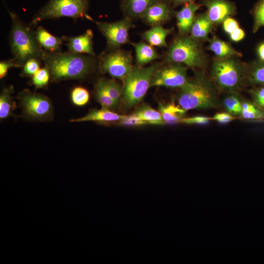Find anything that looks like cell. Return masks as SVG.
<instances>
[{
	"mask_svg": "<svg viewBox=\"0 0 264 264\" xmlns=\"http://www.w3.org/2000/svg\"><path fill=\"white\" fill-rule=\"evenodd\" d=\"M92 56L67 52L49 53L43 60L48 70L51 82L82 80L93 70L95 61Z\"/></svg>",
	"mask_w": 264,
	"mask_h": 264,
	"instance_id": "6da1fadb",
	"label": "cell"
},
{
	"mask_svg": "<svg viewBox=\"0 0 264 264\" xmlns=\"http://www.w3.org/2000/svg\"><path fill=\"white\" fill-rule=\"evenodd\" d=\"M217 87L204 73L198 72L182 87L177 94L179 106L187 110L208 109L218 104Z\"/></svg>",
	"mask_w": 264,
	"mask_h": 264,
	"instance_id": "7a4b0ae2",
	"label": "cell"
},
{
	"mask_svg": "<svg viewBox=\"0 0 264 264\" xmlns=\"http://www.w3.org/2000/svg\"><path fill=\"white\" fill-rule=\"evenodd\" d=\"M12 20L10 46L14 59L21 66L32 58L43 60L46 52L39 44L29 27L24 25L17 15L9 11Z\"/></svg>",
	"mask_w": 264,
	"mask_h": 264,
	"instance_id": "3957f363",
	"label": "cell"
},
{
	"mask_svg": "<svg viewBox=\"0 0 264 264\" xmlns=\"http://www.w3.org/2000/svg\"><path fill=\"white\" fill-rule=\"evenodd\" d=\"M165 61L192 68H202L207 61L199 41L187 35H180L174 40L166 53Z\"/></svg>",
	"mask_w": 264,
	"mask_h": 264,
	"instance_id": "277c9868",
	"label": "cell"
},
{
	"mask_svg": "<svg viewBox=\"0 0 264 264\" xmlns=\"http://www.w3.org/2000/svg\"><path fill=\"white\" fill-rule=\"evenodd\" d=\"M235 58H217L211 66L212 81L218 88L227 93H236L242 87L244 81V67Z\"/></svg>",
	"mask_w": 264,
	"mask_h": 264,
	"instance_id": "5b68a950",
	"label": "cell"
},
{
	"mask_svg": "<svg viewBox=\"0 0 264 264\" xmlns=\"http://www.w3.org/2000/svg\"><path fill=\"white\" fill-rule=\"evenodd\" d=\"M161 66L156 63L148 67H134L124 80L122 100L125 106L131 108L143 99L149 87L152 77Z\"/></svg>",
	"mask_w": 264,
	"mask_h": 264,
	"instance_id": "8992f818",
	"label": "cell"
},
{
	"mask_svg": "<svg viewBox=\"0 0 264 264\" xmlns=\"http://www.w3.org/2000/svg\"><path fill=\"white\" fill-rule=\"evenodd\" d=\"M88 0H50L34 16L31 25L35 26L44 20L69 17L77 20L92 19L87 14L88 9Z\"/></svg>",
	"mask_w": 264,
	"mask_h": 264,
	"instance_id": "52a82bcc",
	"label": "cell"
},
{
	"mask_svg": "<svg viewBox=\"0 0 264 264\" xmlns=\"http://www.w3.org/2000/svg\"><path fill=\"white\" fill-rule=\"evenodd\" d=\"M17 99L22 116L31 121L48 122L53 120L54 109L51 100L45 95L25 89Z\"/></svg>",
	"mask_w": 264,
	"mask_h": 264,
	"instance_id": "ba28073f",
	"label": "cell"
},
{
	"mask_svg": "<svg viewBox=\"0 0 264 264\" xmlns=\"http://www.w3.org/2000/svg\"><path fill=\"white\" fill-rule=\"evenodd\" d=\"M133 67L131 55L119 49L105 54L99 61V68L102 72L123 81Z\"/></svg>",
	"mask_w": 264,
	"mask_h": 264,
	"instance_id": "9c48e42d",
	"label": "cell"
},
{
	"mask_svg": "<svg viewBox=\"0 0 264 264\" xmlns=\"http://www.w3.org/2000/svg\"><path fill=\"white\" fill-rule=\"evenodd\" d=\"M159 67L154 73L150 87H165L181 88L189 81L187 66L179 63H168Z\"/></svg>",
	"mask_w": 264,
	"mask_h": 264,
	"instance_id": "30bf717a",
	"label": "cell"
},
{
	"mask_svg": "<svg viewBox=\"0 0 264 264\" xmlns=\"http://www.w3.org/2000/svg\"><path fill=\"white\" fill-rule=\"evenodd\" d=\"M93 22L106 39L109 48L117 49L129 43V32L134 25L131 19L125 17L114 22Z\"/></svg>",
	"mask_w": 264,
	"mask_h": 264,
	"instance_id": "8fae6325",
	"label": "cell"
},
{
	"mask_svg": "<svg viewBox=\"0 0 264 264\" xmlns=\"http://www.w3.org/2000/svg\"><path fill=\"white\" fill-rule=\"evenodd\" d=\"M170 0H156L145 12L141 19L152 26L169 21L174 14Z\"/></svg>",
	"mask_w": 264,
	"mask_h": 264,
	"instance_id": "7c38bea8",
	"label": "cell"
},
{
	"mask_svg": "<svg viewBox=\"0 0 264 264\" xmlns=\"http://www.w3.org/2000/svg\"><path fill=\"white\" fill-rule=\"evenodd\" d=\"M201 2L207 8L208 17L214 24L222 23L236 12L234 4L226 0H202Z\"/></svg>",
	"mask_w": 264,
	"mask_h": 264,
	"instance_id": "4fadbf2b",
	"label": "cell"
},
{
	"mask_svg": "<svg viewBox=\"0 0 264 264\" xmlns=\"http://www.w3.org/2000/svg\"><path fill=\"white\" fill-rule=\"evenodd\" d=\"M93 34L90 29L81 35L75 37H64L63 39L66 41L68 51L83 54L86 53L94 56L95 54L92 47Z\"/></svg>",
	"mask_w": 264,
	"mask_h": 264,
	"instance_id": "5bb4252c",
	"label": "cell"
},
{
	"mask_svg": "<svg viewBox=\"0 0 264 264\" xmlns=\"http://www.w3.org/2000/svg\"><path fill=\"white\" fill-rule=\"evenodd\" d=\"M200 6L194 2H190L183 5L179 11L175 12L180 35H185L190 32L195 18V13Z\"/></svg>",
	"mask_w": 264,
	"mask_h": 264,
	"instance_id": "9a60e30c",
	"label": "cell"
},
{
	"mask_svg": "<svg viewBox=\"0 0 264 264\" xmlns=\"http://www.w3.org/2000/svg\"><path fill=\"white\" fill-rule=\"evenodd\" d=\"M126 116V115L117 114L111 110L102 108L100 110H91L84 116L71 119L69 122L94 121L102 123H110L119 122Z\"/></svg>",
	"mask_w": 264,
	"mask_h": 264,
	"instance_id": "2e32d148",
	"label": "cell"
},
{
	"mask_svg": "<svg viewBox=\"0 0 264 264\" xmlns=\"http://www.w3.org/2000/svg\"><path fill=\"white\" fill-rule=\"evenodd\" d=\"M214 24L209 20L206 12L195 16L190 33L193 38L199 40H207L213 29Z\"/></svg>",
	"mask_w": 264,
	"mask_h": 264,
	"instance_id": "e0dca14e",
	"label": "cell"
},
{
	"mask_svg": "<svg viewBox=\"0 0 264 264\" xmlns=\"http://www.w3.org/2000/svg\"><path fill=\"white\" fill-rule=\"evenodd\" d=\"M173 28H165L161 25H154L142 33V37L152 46L166 47V39Z\"/></svg>",
	"mask_w": 264,
	"mask_h": 264,
	"instance_id": "ac0fdd59",
	"label": "cell"
},
{
	"mask_svg": "<svg viewBox=\"0 0 264 264\" xmlns=\"http://www.w3.org/2000/svg\"><path fill=\"white\" fill-rule=\"evenodd\" d=\"M156 0H123L121 7L126 17L141 18L148 7Z\"/></svg>",
	"mask_w": 264,
	"mask_h": 264,
	"instance_id": "d6986e66",
	"label": "cell"
},
{
	"mask_svg": "<svg viewBox=\"0 0 264 264\" xmlns=\"http://www.w3.org/2000/svg\"><path fill=\"white\" fill-rule=\"evenodd\" d=\"M208 49L213 52L218 59H226L241 57V52L235 49L230 44L217 37L210 40Z\"/></svg>",
	"mask_w": 264,
	"mask_h": 264,
	"instance_id": "ffe728a7",
	"label": "cell"
},
{
	"mask_svg": "<svg viewBox=\"0 0 264 264\" xmlns=\"http://www.w3.org/2000/svg\"><path fill=\"white\" fill-rule=\"evenodd\" d=\"M35 34L42 47L51 53L59 52L63 41L62 39L52 35L41 26L38 27Z\"/></svg>",
	"mask_w": 264,
	"mask_h": 264,
	"instance_id": "44dd1931",
	"label": "cell"
},
{
	"mask_svg": "<svg viewBox=\"0 0 264 264\" xmlns=\"http://www.w3.org/2000/svg\"><path fill=\"white\" fill-rule=\"evenodd\" d=\"M136 61L138 66H142L151 61L158 59L159 55L153 46L144 42L133 44Z\"/></svg>",
	"mask_w": 264,
	"mask_h": 264,
	"instance_id": "7402d4cb",
	"label": "cell"
},
{
	"mask_svg": "<svg viewBox=\"0 0 264 264\" xmlns=\"http://www.w3.org/2000/svg\"><path fill=\"white\" fill-rule=\"evenodd\" d=\"M13 86L4 88L0 95V119L3 120L14 116L16 103L13 100Z\"/></svg>",
	"mask_w": 264,
	"mask_h": 264,
	"instance_id": "603a6c76",
	"label": "cell"
},
{
	"mask_svg": "<svg viewBox=\"0 0 264 264\" xmlns=\"http://www.w3.org/2000/svg\"><path fill=\"white\" fill-rule=\"evenodd\" d=\"M159 110L164 122L169 124L180 122L186 111L173 103L160 104Z\"/></svg>",
	"mask_w": 264,
	"mask_h": 264,
	"instance_id": "cb8c5ba5",
	"label": "cell"
},
{
	"mask_svg": "<svg viewBox=\"0 0 264 264\" xmlns=\"http://www.w3.org/2000/svg\"><path fill=\"white\" fill-rule=\"evenodd\" d=\"M133 114L149 124L162 125L165 123L160 112L147 104L140 106Z\"/></svg>",
	"mask_w": 264,
	"mask_h": 264,
	"instance_id": "d4e9b609",
	"label": "cell"
},
{
	"mask_svg": "<svg viewBox=\"0 0 264 264\" xmlns=\"http://www.w3.org/2000/svg\"><path fill=\"white\" fill-rule=\"evenodd\" d=\"M110 96L119 106L122 100V87L113 80L100 79L98 81Z\"/></svg>",
	"mask_w": 264,
	"mask_h": 264,
	"instance_id": "484cf974",
	"label": "cell"
},
{
	"mask_svg": "<svg viewBox=\"0 0 264 264\" xmlns=\"http://www.w3.org/2000/svg\"><path fill=\"white\" fill-rule=\"evenodd\" d=\"M94 97L102 108L113 110L118 106L98 82L94 88Z\"/></svg>",
	"mask_w": 264,
	"mask_h": 264,
	"instance_id": "4316f807",
	"label": "cell"
},
{
	"mask_svg": "<svg viewBox=\"0 0 264 264\" xmlns=\"http://www.w3.org/2000/svg\"><path fill=\"white\" fill-rule=\"evenodd\" d=\"M223 105L227 112L233 115L241 114L242 102L236 92H228L223 100Z\"/></svg>",
	"mask_w": 264,
	"mask_h": 264,
	"instance_id": "83f0119b",
	"label": "cell"
},
{
	"mask_svg": "<svg viewBox=\"0 0 264 264\" xmlns=\"http://www.w3.org/2000/svg\"><path fill=\"white\" fill-rule=\"evenodd\" d=\"M71 100L73 104L77 106L86 105L89 100V93L84 88L77 87L71 92Z\"/></svg>",
	"mask_w": 264,
	"mask_h": 264,
	"instance_id": "f1b7e54d",
	"label": "cell"
},
{
	"mask_svg": "<svg viewBox=\"0 0 264 264\" xmlns=\"http://www.w3.org/2000/svg\"><path fill=\"white\" fill-rule=\"evenodd\" d=\"M254 24L253 32H256L264 26V0H259L253 10Z\"/></svg>",
	"mask_w": 264,
	"mask_h": 264,
	"instance_id": "f546056e",
	"label": "cell"
},
{
	"mask_svg": "<svg viewBox=\"0 0 264 264\" xmlns=\"http://www.w3.org/2000/svg\"><path fill=\"white\" fill-rule=\"evenodd\" d=\"M50 79V73L45 67L40 68L32 76V84L36 88H43L47 85Z\"/></svg>",
	"mask_w": 264,
	"mask_h": 264,
	"instance_id": "4dcf8cb0",
	"label": "cell"
},
{
	"mask_svg": "<svg viewBox=\"0 0 264 264\" xmlns=\"http://www.w3.org/2000/svg\"><path fill=\"white\" fill-rule=\"evenodd\" d=\"M248 78L252 84L264 85V62L256 64L250 71Z\"/></svg>",
	"mask_w": 264,
	"mask_h": 264,
	"instance_id": "1f68e13d",
	"label": "cell"
},
{
	"mask_svg": "<svg viewBox=\"0 0 264 264\" xmlns=\"http://www.w3.org/2000/svg\"><path fill=\"white\" fill-rule=\"evenodd\" d=\"M40 69L39 60L32 58L28 60L23 66L21 76L30 77Z\"/></svg>",
	"mask_w": 264,
	"mask_h": 264,
	"instance_id": "d6a6232c",
	"label": "cell"
},
{
	"mask_svg": "<svg viewBox=\"0 0 264 264\" xmlns=\"http://www.w3.org/2000/svg\"><path fill=\"white\" fill-rule=\"evenodd\" d=\"M212 118L203 115H198L191 117L183 118L180 123L186 124L204 125L208 123Z\"/></svg>",
	"mask_w": 264,
	"mask_h": 264,
	"instance_id": "836d02e7",
	"label": "cell"
},
{
	"mask_svg": "<svg viewBox=\"0 0 264 264\" xmlns=\"http://www.w3.org/2000/svg\"><path fill=\"white\" fill-rule=\"evenodd\" d=\"M240 115L245 119H259L264 117V113L255 107L248 110H242Z\"/></svg>",
	"mask_w": 264,
	"mask_h": 264,
	"instance_id": "e575fe53",
	"label": "cell"
},
{
	"mask_svg": "<svg viewBox=\"0 0 264 264\" xmlns=\"http://www.w3.org/2000/svg\"><path fill=\"white\" fill-rule=\"evenodd\" d=\"M118 124L124 126H140L149 124L134 115L133 114L126 116L118 122Z\"/></svg>",
	"mask_w": 264,
	"mask_h": 264,
	"instance_id": "d590c367",
	"label": "cell"
},
{
	"mask_svg": "<svg viewBox=\"0 0 264 264\" xmlns=\"http://www.w3.org/2000/svg\"><path fill=\"white\" fill-rule=\"evenodd\" d=\"M13 67H21L16 62L14 59L1 61L0 63V78L4 77L8 70Z\"/></svg>",
	"mask_w": 264,
	"mask_h": 264,
	"instance_id": "8d00e7d4",
	"label": "cell"
},
{
	"mask_svg": "<svg viewBox=\"0 0 264 264\" xmlns=\"http://www.w3.org/2000/svg\"><path fill=\"white\" fill-rule=\"evenodd\" d=\"M239 27L237 21L231 17L226 18L222 22L223 29L228 35Z\"/></svg>",
	"mask_w": 264,
	"mask_h": 264,
	"instance_id": "74e56055",
	"label": "cell"
},
{
	"mask_svg": "<svg viewBox=\"0 0 264 264\" xmlns=\"http://www.w3.org/2000/svg\"><path fill=\"white\" fill-rule=\"evenodd\" d=\"M212 118L220 124H227L235 119L234 115L228 112H219L216 113Z\"/></svg>",
	"mask_w": 264,
	"mask_h": 264,
	"instance_id": "f35d334b",
	"label": "cell"
},
{
	"mask_svg": "<svg viewBox=\"0 0 264 264\" xmlns=\"http://www.w3.org/2000/svg\"><path fill=\"white\" fill-rule=\"evenodd\" d=\"M251 94L255 103L264 109V87L252 90Z\"/></svg>",
	"mask_w": 264,
	"mask_h": 264,
	"instance_id": "ab89813d",
	"label": "cell"
},
{
	"mask_svg": "<svg viewBox=\"0 0 264 264\" xmlns=\"http://www.w3.org/2000/svg\"><path fill=\"white\" fill-rule=\"evenodd\" d=\"M245 35L244 30L239 27L229 34V36L232 41L238 42L243 39Z\"/></svg>",
	"mask_w": 264,
	"mask_h": 264,
	"instance_id": "60d3db41",
	"label": "cell"
},
{
	"mask_svg": "<svg viewBox=\"0 0 264 264\" xmlns=\"http://www.w3.org/2000/svg\"><path fill=\"white\" fill-rule=\"evenodd\" d=\"M257 53L260 60L264 62V42L258 45L257 48Z\"/></svg>",
	"mask_w": 264,
	"mask_h": 264,
	"instance_id": "b9f144b4",
	"label": "cell"
},
{
	"mask_svg": "<svg viewBox=\"0 0 264 264\" xmlns=\"http://www.w3.org/2000/svg\"><path fill=\"white\" fill-rule=\"evenodd\" d=\"M195 0H170L173 7L181 5H184L190 2H193Z\"/></svg>",
	"mask_w": 264,
	"mask_h": 264,
	"instance_id": "7bdbcfd3",
	"label": "cell"
}]
</instances>
